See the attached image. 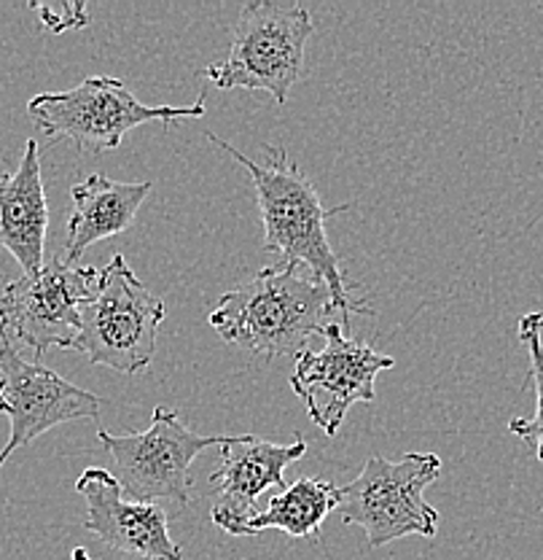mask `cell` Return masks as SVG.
Here are the masks:
<instances>
[{
	"label": "cell",
	"mask_w": 543,
	"mask_h": 560,
	"mask_svg": "<svg viewBox=\"0 0 543 560\" xmlns=\"http://www.w3.org/2000/svg\"><path fill=\"white\" fill-rule=\"evenodd\" d=\"M204 138L229 156H235L239 165L250 173L261 221H264V248L278 256V261L302 265L315 280L329 285L342 313V326L350 324L353 313L371 315L369 305L355 302L350 296L347 278L340 270V259L331 248L329 232H326L329 219L340 215L350 206L326 208L312 180L299 171L296 162L288 160L283 145L264 143V165H259V162L248 160L243 151H237L235 145L221 140L213 130H204Z\"/></svg>",
	"instance_id": "cell-1"
},
{
	"label": "cell",
	"mask_w": 543,
	"mask_h": 560,
	"mask_svg": "<svg viewBox=\"0 0 543 560\" xmlns=\"http://www.w3.org/2000/svg\"><path fill=\"white\" fill-rule=\"evenodd\" d=\"M337 311L329 285L315 280L302 265L274 261L226 291L210 313V326L229 346L274 359L305 353L309 340L334 324Z\"/></svg>",
	"instance_id": "cell-2"
},
{
	"label": "cell",
	"mask_w": 543,
	"mask_h": 560,
	"mask_svg": "<svg viewBox=\"0 0 543 560\" xmlns=\"http://www.w3.org/2000/svg\"><path fill=\"white\" fill-rule=\"evenodd\" d=\"M315 20L305 5L250 0L235 22L229 55L202 70L219 90H261L274 103H288L305 73V46Z\"/></svg>",
	"instance_id": "cell-3"
},
{
	"label": "cell",
	"mask_w": 543,
	"mask_h": 560,
	"mask_svg": "<svg viewBox=\"0 0 543 560\" xmlns=\"http://www.w3.org/2000/svg\"><path fill=\"white\" fill-rule=\"evenodd\" d=\"M204 97L191 105H143L125 81L90 75L66 92H44L27 103V114L46 138L70 140L79 149L103 154L119 149L130 130L149 121L173 127L180 119H200Z\"/></svg>",
	"instance_id": "cell-4"
},
{
	"label": "cell",
	"mask_w": 543,
	"mask_h": 560,
	"mask_svg": "<svg viewBox=\"0 0 543 560\" xmlns=\"http://www.w3.org/2000/svg\"><path fill=\"white\" fill-rule=\"evenodd\" d=\"M165 315V302L145 289L125 254H116L97 272L95 294L81 311V335L73 350L95 366L138 375L154 359Z\"/></svg>",
	"instance_id": "cell-5"
},
{
	"label": "cell",
	"mask_w": 543,
	"mask_h": 560,
	"mask_svg": "<svg viewBox=\"0 0 543 560\" xmlns=\"http://www.w3.org/2000/svg\"><path fill=\"white\" fill-rule=\"evenodd\" d=\"M436 453H406L401 460L371 455L361 475L340 488L342 523L366 530L371 547H385L404 536L439 534V512L425 501V488L439 480Z\"/></svg>",
	"instance_id": "cell-6"
},
{
	"label": "cell",
	"mask_w": 543,
	"mask_h": 560,
	"mask_svg": "<svg viewBox=\"0 0 543 560\" xmlns=\"http://www.w3.org/2000/svg\"><path fill=\"white\" fill-rule=\"evenodd\" d=\"M97 440L114 458L116 480L127 499L186 510L191 504V464L208 447L226 445L229 434L202 436L180 423L170 407H154L151 425L135 434H110L97 429Z\"/></svg>",
	"instance_id": "cell-7"
},
{
	"label": "cell",
	"mask_w": 543,
	"mask_h": 560,
	"mask_svg": "<svg viewBox=\"0 0 543 560\" xmlns=\"http://www.w3.org/2000/svg\"><path fill=\"white\" fill-rule=\"evenodd\" d=\"M95 285V267H75L55 256L38 272L11 280L0 291V335L22 342L35 355L51 348L73 350L81 335V311Z\"/></svg>",
	"instance_id": "cell-8"
},
{
	"label": "cell",
	"mask_w": 543,
	"mask_h": 560,
	"mask_svg": "<svg viewBox=\"0 0 543 560\" xmlns=\"http://www.w3.org/2000/svg\"><path fill=\"white\" fill-rule=\"evenodd\" d=\"M326 346L296 355V366L288 383L294 394L305 401L307 416L326 436H337L347 418L350 407L358 401L377 399L379 372L393 370L396 359L377 353L369 342H358L344 335L342 324L323 329Z\"/></svg>",
	"instance_id": "cell-9"
},
{
	"label": "cell",
	"mask_w": 543,
	"mask_h": 560,
	"mask_svg": "<svg viewBox=\"0 0 543 560\" xmlns=\"http://www.w3.org/2000/svg\"><path fill=\"white\" fill-rule=\"evenodd\" d=\"M103 399L79 388L38 361H25L14 342L0 335V412L11 434L0 451V466L20 447L70 420H97Z\"/></svg>",
	"instance_id": "cell-10"
},
{
	"label": "cell",
	"mask_w": 543,
	"mask_h": 560,
	"mask_svg": "<svg viewBox=\"0 0 543 560\" xmlns=\"http://www.w3.org/2000/svg\"><path fill=\"white\" fill-rule=\"evenodd\" d=\"M305 455V440L278 445V442L261 440L253 431L229 436L226 445H221L219 469L210 475L215 495H219L210 521L229 536H243L245 523L259 512L256 499L270 488L283 490L285 469Z\"/></svg>",
	"instance_id": "cell-11"
},
{
	"label": "cell",
	"mask_w": 543,
	"mask_h": 560,
	"mask_svg": "<svg viewBox=\"0 0 543 560\" xmlns=\"http://www.w3.org/2000/svg\"><path fill=\"white\" fill-rule=\"evenodd\" d=\"M75 493L84 495V528L119 552L145 560H184V550L170 536V517L162 506L127 499L110 471L90 466L75 480Z\"/></svg>",
	"instance_id": "cell-12"
},
{
	"label": "cell",
	"mask_w": 543,
	"mask_h": 560,
	"mask_svg": "<svg viewBox=\"0 0 543 560\" xmlns=\"http://www.w3.org/2000/svg\"><path fill=\"white\" fill-rule=\"evenodd\" d=\"M49 202H46L40 151L35 138L25 143L20 167L0 171V245L20 261L22 272L33 276L44 267Z\"/></svg>",
	"instance_id": "cell-13"
},
{
	"label": "cell",
	"mask_w": 543,
	"mask_h": 560,
	"mask_svg": "<svg viewBox=\"0 0 543 560\" xmlns=\"http://www.w3.org/2000/svg\"><path fill=\"white\" fill-rule=\"evenodd\" d=\"M151 180H114L105 173H92L90 178L79 180L70 189L73 210L68 219V237H66V256L68 265L84 256V250L92 243L108 241V237L121 235L132 226L140 206L151 195Z\"/></svg>",
	"instance_id": "cell-14"
},
{
	"label": "cell",
	"mask_w": 543,
	"mask_h": 560,
	"mask_svg": "<svg viewBox=\"0 0 543 560\" xmlns=\"http://www.w3.org/2000/svg\"><path fill=\"white\" fill-rule=\"evenodd\" d=\"M340 506V488L320 477H302L294 486H285L272 495L264 512H256L245 523L243 536L261 530H283L291 539H320L326 517Z\"/></svg>",
	"instance_id": "cell-15"
},
{
	"label": "cell",
	"mask_w": 543,
	"mask_h": 560,
	"mask_svg": "<svg viewBox=\"0 0 543 560\" xmlns=\"http://www.w3.org/2000/svg\"><path fill=\"white\" fill-rule=\"evenodd\" d=\"M519 342L528 348L530 377L535 383V412L530 418H511L509 431L528 442L530 451L543 464V313H528L519 318Z\"/></svg>",
	"instance_id": "cell-16"
},
{
	"label": "cell",
	"mask_w": 543,
	"mask_h": 560,
	"mask_svg": "<svg viewBox=\"0 0 543 560\" xmlns=\"http://www.w3.org/2000/svg\"><path fill=\"white\" fill-rule=\"evenodd\" d=\"M70 560H92L90 552L84 550V547H75L73 552H70Z\"/></svg>",
	"instance_id": "cell-17"
},
{
	"label": "cell",
	"mask_w": 543,
	"mask_h": 560,
	"mask_svg": "<svg viewBox=\"0 0 543 560\" xmlns=\"http://www.w3.org/2000/svg\"><path fill=\"white\" fill-rule=\"evenodd\" d=\"M541 11H543V5H541Z\"/></svg>",
	"instance_id": "cell-18"
}]
</instances>
